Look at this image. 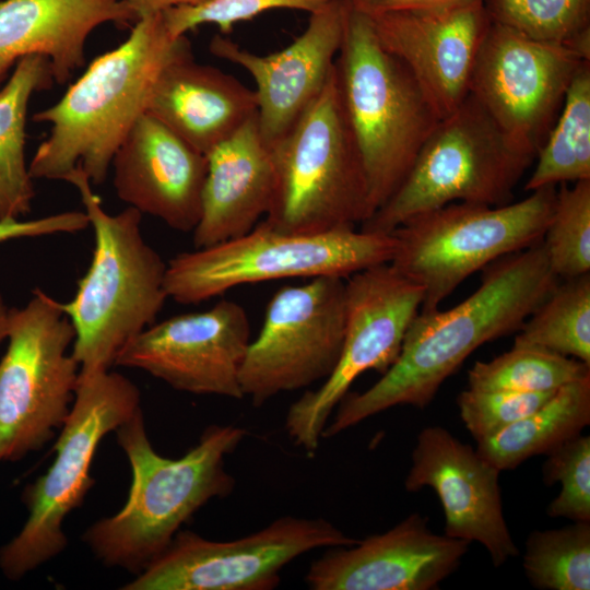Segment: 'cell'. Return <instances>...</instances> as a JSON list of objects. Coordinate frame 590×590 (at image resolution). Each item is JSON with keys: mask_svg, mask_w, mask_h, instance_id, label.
I'll use <instances>...</instances> for the list:
<instances>
[{"mask_svg": "<svg viewBox=\"0 0 590 590\" xmlns=\"http://www.w3.org/2000/svg\"><path fill=\"white\" fill-rule=\"evenodd\" d=\"M558 282L542 240L488 264L464 300L447 310L418 311L394 363L365 391L343 397L322 438L393 406L426 408L470 354L517 332Z\"/></svg>", "mask_w": 590, "mask_h": 590, "instance_id": "obj_1", "label": "cell"}, {"mask_svg": "<svg viewBox=\"0 0 590 590\" xmlns=\"http://www.w3.org/2000/svg\"><path fill=\"white\" fill-rule=\"evenodd\" d=\"M188 54L190 42L173 37L162 13L138 20L129 37L95 58L58 103L33 115L51 129L28 165L32 178L66 181L80 168L92 185L103 184L161 70Z\"/></svg>", "mask_w": 590, "mask_h": 590, "instance_id": "obj_2", "label": "cell"}, {"mask_svg": "<svg viewBox=\"0 0 590 590\" xmlns=\"http://www.w3.org/2000/svg\"><path fill=\"white\" fill-rule=\"evenodd\" d=\"M115 433L131 468L128 498L117 514L91 524L83 541L106 566L138 575L197 510L234 491L235 480L225 470V458L247 432L234 425H211L178 459L155 451L141 408Z\"/></svg>", "mask_w": 590, "mask_h": 590, "instance_id": "obj_3", "label": "cell"}, {"mask_svg": "<svg viewBox=\"0 0 590 590\" xmlns=\"http://www.w3.org/2000/svg\"><path fill=\"white\" fill-rule=\"evenodd\" d=\"M80 193L94 250L73 298L61 303L74 330L71 354L80 374L110 369L121 349L154 323L168 298L167 263L141 234L142 213L109 214L80 168L67 178Z\"/></svg>", "mask_w": 590, "mask_h": 590, "instance_id": "obj_4", "label": "cell"}, {"mask_svg": "<svg viewBox=\"0 0 590 590\" xmlns=\"http://www.w3.org/2000/svg\"><path fill=\"white\" fill-rule=\"evenodd\" d=\"M346 2L335 81L373 215L401 185L441 118L403 62L382 48L369 15Z\"/></svg>", "mask_w": 590, "mask_h": 590, "instance_id": "obj_5", "label": "cell"}, {"mask_svg": "<svg viewBox=\"0 0 590 590\" xmlns=\"http://www.w3.org/2000/svg\"><path fill=\"white\" fill-rule=\"evenodd\" d=\"M274 184L263 220L294 234L355 227L371 215L362 161L346 125L334 67L320 94L270 144Z\"/></svg>", "mask_w": 590, "mask_h": 590, "instance_id": "obj_6", "label": "cell"}, {"mask_svg": "<svg viewBox=\"0 0 590 590\" xmlns=\"http://www.w3.org/2000/svg\"><path fill=\"white\" fill-rule=\"evenodd\" d=\"M140 408V390L123 375L110 369L80 374L55 459L25 486L21 498L27 518L0 547V570L7 579H22L66 548L62 524L94 484L90 471L98 445Z\"/></svg>", "mask_w": 590, "mask_h": 590, "instance_id": "obj_7", "label": "cell"}, {"mask_svg": "<svg viewBox=\"0 0 590 590\" xmlns=\"http://www.w3.org/2000/svg\"><path fill=\"white\" fill-rule=\"evenodd\" d=\"M535 157L469 94L439 120L401 185L361 224V231L391 233L411 216L452 202L510 203Z\"/></svg>", "mask_w": 590, "mask_h": 590, "instance_id": "obj_8", "label": "cell"}, {"mask_svg": "<svg viewBox=\"0 0 590 590\" xmlns=\"http://www.w3.org/2000/svg\"><path fill=\"white\" fill-rule=\"evenodd\" d=\"M391 233L342 227L317 234L278 231L264 221L235 238L176 255L167 262V296L198 304L239 285L333 275L349 278L389 263L396 251Z\"/></svg>", "mask_w": 590, "mask_h": 590, "instance_id": "obj_9", "label": "cell"}, {"mask_svg": "<svg viewBox=\"0 0 590 590\" xmlns=\"http://www.w3.org/2000/svg\"><path fill=\"white\" fill-rule=\"evenodd\" d=\"M555 198L556 186H545L504 205L452 202L418 213L391 232L389 263L423 288L420 311L437 309L474 272L540 243Z\"/></svg>", "mask_w": 590, "mask_h": 590, "instance_id": "obj_10", "label": "cell"}, {"mask_svg": "<svg viewBox=\"0 0 590 590\" xmlns=\"http://www.w3.org/2000/svg\"><path fill=\"white\" fill-rule=\"evenodd\" d=\"M73 340L61 303L40 288L10 309L0 359V465L42 449L62 427L80 376L68 353Z\"/></svg>", "mask_w": 590, "mask_h": 590, "instance_id": "obj_11", "label": "cell"}, {"mask_svg": "<svg viewBox=\"0 0 590 590\" xmlns=\"http://www.w3.org/2000/svg\"><path fill=\"white\" fill-rule=\"evenodd\" d=\"M423 298V288L390 263L369 267L347 278L345 330L339 361L322 385L303 393L285 416V430L295 446L314 453L330 416L353 381L367 370L384 374L394 363Z\"/></svg>", "mask_w": 590, "mask_h": 590, "instance_id": "obj_12", "label": "cell"}, {"mask_svg": "<svg viewBox=\"0 0 590 590\" xmlns=\"http://www.w3.org/2000/svg\"><path fill=\"white\" fill-rule=\"evenodd\" d=\"M357 540L324 518L283 516L232 541L178 531L169 545L125 590H271L282 569L317 548Z\"/></svg>", "mask_w": 590, "mask_h": 590, "instance_id": "obj_13", "label": "cell"}, {"mask_svg": "<svg viewBox=\"0 0 590 590\" xmlns=\"http://www.w3.org/2000/svg\"><path fill=\"white\" fill-rule=\"evenodd\" d=\"M345 330V281L326 275L279 290L240 370L244 398L255 406L324 380L334 369Z\"/></svg>", "mask_w": 590, "mask_h": 590, "instance_id": "obj_14", "label": "cell"}, {"mask_svg": "<svg viewBox=\"0 0 590 590\" xmlns=\"http://www.w3.org/2000/svg\"><path fill=\"white\" fill-rule=\"evenodd\" d=\"M586 60L566 46L492 22L475 58L469 94L508 137L538 154Z\"/></svg>", "mask_w": 590, "mask_h": 590, "instance_id": "obj_15", "label": "cell"}, {"mask_svg": "<svg viewBox=\"0 0 590 590\" xmlns=\"http://www.w3.org/2000/svg\"><path fill=\"white\" fill-rule=\"evenodd\" d=\"M250 341L245 309L221 300L151 324L121 349L115 365L146 371L178 391L240 400Z\"/></svg>", "mask_w": 590, "mask_h": 590, "instance_id": "obj_16", "label": "cell"}, {"mask_svg": "<svg viewBox=\"0 0 590 590\" xmlns=\"http://www.w3.org/2000/svg\"><path fill=\"white\" fill-rule=\"evenodd\" d=\"M382 48L409 69L442 119L469 95L482 40L492 24L483 0L369 15Z\"/></svg>", "mask_w": 590, "mask_h": 590, "instance_id": "obj_17", "label": "cell"}, {"mask_svg": "<svg viewBox=\"0 0 590 590\" xmlns=\"http://www.w3.org/2000/svg\"><path fill=\"white\" fill-rule=\"evenodd\" d=\"M500 472L447 428L427 426L416 437L404 487L432 488L444 510V534L482 544L499 567L519 554L503 512Z\"/></svg>", "mask_w": 590, "mask_h": 590, "instance_id": "obj_18", "label": "cell"}, {"mask_svg": "<svg viewBox=\"0 0 590 590\" xmlns=\"http://www.w3.org/2000/svg\"><path fill=\"white\" fill-rule=\"evenodd\" d=\"M347 2L335 0L310 13L304 33L270 55H257L223 34L210 51L244 68L256 83L257 125L270 145L299 119L326 85L343 40Z\"/></svg>", "mask_w": 590, "mask_h": 590, "instance_id": "obj_19", "label": "cell"}, {"mask_svg": "<svg viewBox=\"0 0 590 590\" xmlns=\"http://www.w3.org/2000/svg\"><path fill=\"white\" fill-rule=\"evenodd\" d=\"M468 550V542L433 532L415 512L384 533L330 547L310 564L305 581L312 590H432Z\"/></svg>", "mask_w": 590, "mask_h": 590, "instance_id": "obj_20", "label": "cell"}, {"mask_svg": "<svg viewBox=\"0 0 590 590\" xmlns=\"http://www.w3.org/2000/svg\"><path fill=\"white\" fill-rule=\"evenodd\" d=\"M111 167L115 191L129 206L176 231L194 229L201 215L206 155L145 111L116 151Z\"/></svg>", "mask_w": 590, "mask_h": 590, "instance_id": "obj_21", "label": "cell"}, {"mask_svg": "<svg viewBox=\"0 0 590 590\" xmlns=\"http://www.w3.org/2000/svg\"><path fill=\"white\" fill-rule=\"evenodd\" d=\"M137 22L123 0L0 1V87L19 60L46 57L54 79L66 83L85 62V43L99 25Z\"/></svg>", "mask_w": 590, "mask_h": 590, "instance_id": "obj_22", "label": "cell"}, {"mask_svg": "<svg viewBox=\"0 0 590 590\" xmlns=\"http://www.w3.org/2000/svg\"><path fill=\"white\" fill-rule=\"evenodd\" d=\"M145 111L208 155L257 115V98L236 78L188 54L161 70Z\"/></svg>", "mask_w": 590, "mask_h": 590, "instance_id": "obj_23", "label": "cell"}, {"mask_svg": "<svg viewBox=\"0 0 590 590\" xmlns=\"http://www.w3.org/2000/svg\"><path fill=\"white\" fill-rule=\"evenodd\" d=\"M196 248L209 247L251 231L272 199L274 173L270 145L257 115L208 155Z\"/></svg>", "mask_w": 590, "mask_h": 590, "instance_id": "obj_24", "label": "cell"}, {"mask_svg": "<svg viewBox=\"0 0 590 590\" xmlns=\"http://www.w3.org/2000/svg\"><path fill=\"white\" fill-rule=\"evenodd\" d=\"M54 82L50 61L32 55L17 61L0 87V220L31 211L35 189L25 158L27 107L35 92Z\"/></svg>", "mask_w": 590, "mask_h": 590, "instance_id": "obj_25", "label": "cell"}, {"mask_svg": "<svg viewBox=\"0 0 590 590\" xmlns=\"http://www.w3.org/2000/svg\"><path fill=\"white\" fill-rule=\"evenodd\" d=\"M590 424V377L558 388L540 408L495 435L476 441L475 450L499 471L546 455L581 434Z\"/></svg>", "mask_w": 590, "mask_h": 590, "instance_id": "obj_26", "label": "cell"}, {"mask_svg": "<svg viewBox=\"0 0 590 590\" xmlns=\"http://www.w3.org/2000/svg\"><path fill=\"white\" fill-rule=\"evenodd\" d=\"M524 189L590 179V60L575 72Z\"/></svg>", "mask_w": 590, "mask_h": 590, "instance_id": "obj_27", "label": "cell"}, {"mask_svg": "<svg viewBox=\"0 0 590 590\" xmlns=\"http://www.w3.org/2000/svg\"><path fill=\"white\" fill-rule=\"evenodd\" d=\"M514 345H527L590 365V272L566 279L527 318Z\"/></svg>", "mask_w": 590, "mask_h": 590, "instance_id": "obj_28", "label": "cell"}, {"mask_svg": "<svg viewBox=\"0 0 590 590\" xmlns=\"http://www.w3.org/2000/svg\"><path fill=\"white\" fill-rule=\"evenodd\" d=\"M590 377V365L546 350L512 345L488 362H475L468 371L469 389L547 392Z\"/></svg>", "mask_w": 590, "mask_h": 590, "instance_id": "obj_29", "label": "cell"}, {"mask_svg": "<svg viewBox=\"0 0 590 590\" xmlns=\"http://www.w3.org/2000/svg\"><path fill=\"white\" fill-rule=\"evenodd\" d=\"M493 23L590 60V0H483Z\"/></svg>", "mask_w": 590, "mask_h": 590, "instance_id": "obj_30", "label": "cell"}, {"mask_svg": "<svg viewBox=\"0 0 590 590\" xmlns=\"http://www.w3.org/2000/svg\"><path fill=\"white\" fill-rule=\"evenodd\" d=\"M522 567L541 590L590 589V522L534 530L526 541Z\"/></svg>", "mask_w": 590, "mask_h": 590, "instance_id": "obj_31", "label": "cell"}, {"mask_svg": "<svg viewBox=\"0 0 590 590\" xmlns=\"http://www.w3.org/2000/svg\"><path fill=\"white\" fill-rule=\"evenodd\" d=\"M542 245L558 279L590 272V179L560 184Z\"/></svg>", "mask_w": 590, "mask_h": 590, "instance_id": "obj_32", "label": "cell"}, {"mask_svg": "<svg viewBox=\"0 0 590 590\" xmlns=\"http://www.w3.org/2000/svg\"><path fill=\"white\" fill-rule=\"evenodd\" d=\"M542 475L547 485L560 484L546 508L551 518L590 522V436L579 434L546 453Z\"/></svg>", "mask_w": 590, "mask_h": 590, "instance_id": "obj_33", "label": "cell"}, {"mask_svg": "<svg viewBox=\"0 0 590 590\" xmlns=\"http://www.w3.org/2000/svg\"><path fill=\"white\" fill-rule=\"evenodd\" d=\"M335 0H208L193 7H177L164 12L165 25L173 37L186 35L203 24L216 25L228 34L239 22L273 9L303 10L312 13Z\"/></svg>", "mask_w": 590, "mask_h": 590, "instance_id": "obj_34", "label": "cell"}, {"mask_svg": "<svg viewBox=\"0 0 590 590\" xmlns=\"http://www.w3.org/2000/svg\"><path fill=\"white\" fill-rule=\"evenodd\" d=\"M555 391H484L468 388L457 397V405L462 423L477 441L535 411Z\"/></svg>", "mask_w": 590, "mask_h": 590, "instance_id": "obj_35", "label": "cell"}, {"mask_svg": "<svg viewBox=\"0 0 590 590\" xmlns=\"http://www.w3.org/2000/svg\"><path fill=\"white\" fill-rule=\"evenodd\" d=\"M88 226L84 211H66L33 220H0V244L56 234H75Z\"/></svg>", "mask_w": 590, "mask_h": 590, "instance_id": "obj_36", "label": "cell"}, {"mask_svg": "<svg viewBox=\"0 0 590 590\" xmlns=\"http://www.w3.org/2000/svg\"><path fill=\"white\" fill-rule=\"evenodd\" d=\"M352 7L368 14L387 11L451 5L469 0H347Z\"/></svg>", "mask_w": 590, "mask_h": 590, "instance_id": "obj_37", "label": "cell"}, {"mask_svg": "<svg viewBox=\"0 0 590 590\" xmlns=\"http://www.w3.org/2000/svg\"><path fill=\"white\" fill-rule=\"evenodd\" d=\"M137 21L177 7H193L208 0H123Z\"/></svg>", "mask_w": 590, "mask_h": 590, "instance_id": "obj_38", "label": "cell"}, {"mask_svg": "<svg viewBox=\"0 0 590 590\" xmlns=\"http://www.w3.org/2000/svg\"><path fill=\"white\" fill-rule=\"evenodd\" d=\"M10 309L3 295L0 293V344L7 340Z\"/></svg>", "mask_w": 590, "mask_h": 590, "instance_id": "obj_39", "label": "cell"}]
</instances>
